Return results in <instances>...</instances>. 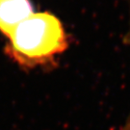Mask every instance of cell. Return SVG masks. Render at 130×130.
Returning <instances> with one entry per match:
<instances>
[{"instance_id":"6da1fadb","label":"cell","mask_w":130,"mask_h":130,"mask_svg":"<svg viewBox=\"0 0 130 130\" xmlns=\"http://www.w3.org/2000/svg\"><path fill=\"white\" fill-rule=\"evenodd\" d=\"M7 39L5 53L24 70L54 67L69 47L62 21L48 11L34 12Z\"/></svg>"},{"instance_id":"3957f363","label":"cell","mask_w":130,"mask_h":130,"mask_svg":"<svg viewBox=\"0 0 130 130\" xmlns=\"http://www.w3.org/2000/svg\"><path fill=\"white\" fill-rule=\"evenodd\" d=\"M124 43L130 45V0H129V22H128V28L124 36Z\"/></svg>"},{"instance_id":"277c9868","label":"cell","mask_w":130,"mask_h":130,"mask_svg":"<svg viewBox=\"0 0 130 130\" xmlns=\"http://www.w3.org/2000/svg\"><path fill=\"white\" fill-rule=\"evenodd\" d=\"M120 130H130V116L127 118V120L124 121V123L121 126Z\"/></svg>"},{"instance_id":"7a4b0ae2","label":"cell","mask_w":130,"mask_h":130,"mask_svg":"<svg viewBox=\"0 0 130 130\" xmlns=\"http://www.w3.org/2000/svg\"><path fill=\"white\" fill-rule=\"evenodd\" d=\"M34 12L30 0H0V32L8 38Z\"/></svg>"}]
</instances>
